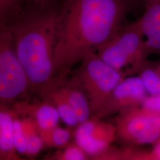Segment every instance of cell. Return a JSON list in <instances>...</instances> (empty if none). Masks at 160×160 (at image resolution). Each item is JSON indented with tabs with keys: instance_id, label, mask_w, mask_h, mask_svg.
<instances>
[{
	"instance_id": "cell-10",
	"label": "cell",
	"mask_w": 160,
	"mask_h": 160,
	"mask_svg": "<svg viewBox=\"0 0 160 160\" xmlns=\"http://www.w3.org/2000/svg\"><path fill=\"white\" fill-rule=\"evenodd\" d=\"M68 74L56 75L54 79L63 96L74 109L80 123L90 118V115L92 114L90 104L80 84L72 77L68 78Z\"/></svg>"
},
{
	"instance_id": "cell-17",
	"label": "cell",
	"mask_w": 160,
	"mask_h": 160,
	"mask_svg": "<svg viewBox=\"0 0 160 160\" xmlns=\"http://www.w3.org/2000/svg\"><path fill=\"white\" fill-rule=\"evenodd\" d=\"M51 160H89V157L86 152L75 142L68 143L65 147L60 148L53 154L48 157Z\"/></svg>"
},
{
	"instance_id": "cell-22",
	"label": "cell",
	"mask_w": 160,
	"mask_h": 160,
	"mask_svg": "<svg viewBox=\"0 0 160 160\" xmlns=\"http://www.w3.org/2000/svg\"><path fill=\"white\" fill-rule=\"evenodd\" d=\"M145 7L160 3V0H142Z\"/></svg>"
},
{
	"instance_id": "cell-8",
	"label": "cell",
	"mask_w": 160,
	"mask_h": 160,
	"mask_svg": "<svg viewBox=\"0 0 160 160\" xmlns=\"http://www.w3.org/2000/svg\"><path fill=\"white\" fill-rule=\"evenodd\" d=\"M93 116L81 122L74 132L75 142L82 149L90 159L111 146L117 138L114 125Z\"/></svg>"
},
{
	"instance_id": "cell-3",
	"label": "cell",
	"mask_w": 160,
	"mask_h": 160,
	"mask_svg": "<svg viewBox=\"0 0 160 160\" xmlns=\"http://www.w3.org/2000/svg\"><path fill=\"white\" fill-rule=\"evenodd\" d=\"M96 52L104 62L127 77L138 74L149 57L139 20L122 26Z\"/></svg>"
},
{
	"instance_id": "cell-15",
	"label": "cell",
	"mask_w": 160,
	"mask_h": 160,
	"mask_svg": "<svg viewBox=\"0 0 160 160\" xmlns=\"http://www.w3.org/2000/svg\"><path fill=\"white\" fill-rule=\"evenodd\" d=\"M39 135L45 146L60 149L69 143L71 132L69 129L57 125L48 129H39Z\"/></svg>"
},
{
	"instance_id": "cell-13",
	"label": "cell",
	"mask_w": 160,
	"mask_h": 160,
	"mask_svg": "<svg viewBox=\"0 0 160 160\" xmlns=\"http://www.w3.org/2000/svg\"><path fill=\"white\" fill-rule=\"evenodd\" d=\"M41 100L52 104L59 114L60 118L69 126H75L79 122L68 100L59 89L54 77L39 93Z\"/></svg>"
},
{
	"instance_id": "cell-20",
	"label": "cell",
	"mask_w": 160,
	"mask_h": 160,
	"mask_svg": "<svg viewBox=\"0 0 160 160\" xmlns=\"http://www.w3.org/2000/svg\"><path fill=\"white\" fill-rule=\"evenodd\" d=\"M143 109L160 115V95H148L141 105Z\"/></svg>"
},
{
	"instance_id": "cell-18",
	"label": "cell",
	"mask_w": 160,
	"mask_h": 160,
	"mask_svg": "<svg viewBox=\"0 0 160 160\" xmlns=\"http://www.w3.org/2000/svg\"><path fill=\"white\" fill-rule=\"evenodd\" d=\"M14 135L15 145L18 153L25 155L27 141L21 129L20 118L16 113L14 121Z\"/></svg>"
},
{
	"instance_id": "cell-7",
	"label": "cell",
	"mask_w": 160,
	"mask_h": 160,
	"mask_svg": "<svg viewBox=\"0 0 160 160\" xmlns=\"http://www.w3.org/2000/svg\"><path fill=\"white\" fill-rule=\"evenodd\" d=\"M148 95L138 75L128 76L115 87L102 107L93 115L102 119L118 114L125 109L141 105Z\"/></svg>"
},
{
	"instance_id": "cell-1",
	"label": "cell",
	"mask_w": 160,
	"mask_h": 160,
	"mask_svg": "<svg viewBox=\"0 0 160 160\" xmlns=\"http://www.w3.org/2000/svg\"><path fill=\"white\" fill-rule=\"evenodd\" d=\"M135 0H61L58 10L56 75L69 74L123 26Z\"/></svg>"
},
{
	"instance_id": "cell-5",
	"label": "cell",
	"mask_w": 160,
	"mask_h": 160,
	"mask_svg": "<svg viewBox=\"0 0 160 160\" xmlns=\"http://www.w3.org/2000/svg\"><path fill=\"white\" fill-rule=\"evenodd\" d=\"M29 92V77L14 48L11 30L8 25L0 26V101L1 104H12Z\"/></svg>"
},
{
	"instance_id": "cell-12",
	"label": "cell",
	"mask_w": 160,
	"mask_h": 160,
	"mask_svg": "<svg viewBox=\"0 0 160 160\" xmlns=\"http://www.w3.org/2000/svg\"><path fill=\"white\" fill-rule=\"evenodd\" d=\"M15 112L7 105L0 108V160H21L14 142Z\"/></svg>"
},
{
	"instance_id": "cell-6",
	"label": "cell",
	"mask_w": 160,
	"mask_h": 160,
	"mask_svg": "<svg viewBox=\"0 0 160 160\" xmlns=\"http://www.w3.org/2000/svg\"><path fill=\"white\" fill-rule=\"evenodd\" d=\"M115 118L117 138L129 146L154 144L160 139V115L140 106L125 109Z\"/></svg>"
},
{
	"instance_id": "cell-2",
	"label": "cell",
	"mask_w": 160,
	"mask_h": 160,
	"mask_svg": "<svg viewBox=\"0 0 160 160\" xmlns=\"http://www.w3.org/2000/svg\"><path fill=\"white\" fill-rule=\"evenodd\" d=\"M59 3L44 7H24L18 17L6 24L29 77L31 92L39 93L56 75L54 54Z\"/></svg>"
},
{
	"instance_id": "cell-16",
	"label": "cell",
	"mask_w": 160,
	"mask_h": 160,
	"mask_svg": "<svg viewBox=\"0 0 160 160\" xmlns=\"http://www.w3.org/2000/svg\"><path fill=\"white\" fill-rule=\"evenodd\" d=\"M24 8V0H0V26L11 23Z\"/></svg>"
},
{
	"instance_id": "cell-9",
	"label": "cell",
	"mask_w": 160,
	"mask_h": 160,
	"mask_svg": "<svg viewBox=\"0 0 160 160\" xmlns=\"http://www.w3.org/2000/svg\"><path fill=\"white\" fill-rule=\"evenodd\" d=\"M12 109L18 116L29 117L34 119L39 129L57 126L61 119L55 108L43 100L34 102L26 100L16 101L12 104Z\"/></svg>"
},
{
	"instance_id": "cell-19",
	"label": "cell",
	"mask_w": 160,
	"mask_h": 160,
	"mask_svg": "<svg viewBox=\"0 0 160 160\" xmlns=\"http://www.w3.org/2000/svg\"><path fill=\"white\" fill-rule=\"evenodd\" d=\"M43 146H45V145L39 133L32 136L27 140L25 155L28 157H33L38 154Z\"/></svg>"
},
{
	"instance_id": "cell-14",
	"label": "cell",
	"mask_w": 160,
	"mask_h": 160,
	"mask_svg": "<svg viewBox=\"0 0 160 160\" xmlns=\"http://www.w3.org/2000/svg\"><path fill=\"white\" fill-rule=\"evenodd\" d=\"M138 75L141 78L149 95H160V62L149 61L141 69Z\"/></svg>"
},
{
	"instance_id": "cell-11",
	"label": "cell",
	"mask_w": 160,
	"mask_h": 160,
	"mask_svg": "<svg viewBox=\"0 0 160 160\" xmlns=\"http://www.w3.org/2000/svg\"><path fill=\"white\" fill-rule=\"evenodd\" d=\"M138 20L145 39L148 55L160 56V3L145 7Z\"/></svg>"
},
{
	"instance_id": "cell-4",
	"label": "cell",
	"mask_w": 160,
	"mask_h": 160,
	"mask_svg": "<svg viewBox=\"0 0 160 160\" xmlns=\"http://www.w3.org/2000/svg\"><path fill=\"white\" fill-rule=\"evenodd\" d=\"M126 76L104 62L96 52L87 54L71 77L88 98L92 114L102 107L111 92Z\"/></svg>"
},
{
	"instance_id": "cell-21",
	"label": "cell",
	"mask_w": 160,
	"mask_h": 160,
	"mask_svg": "<svg viewBox=\"0 0 160 160\" xmlns=\"http://www.w3.org/2000/svg\"><path fill=\"white\" fill-rule=\"evenodd\" d=\"M59 0H24V7H44L56 4Z\"/></svg>"
}]
</instances>
